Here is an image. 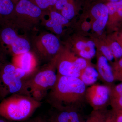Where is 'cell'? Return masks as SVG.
<instances>
[{
    "instance_id": "19",
    "label": "cell",
    "mask_w": 122,
    "mask_h": 122,
    "mask_svg": "<svg viewBox=\"0 0 122 122\" xmlns=\"http://www.w3.org/2000/svg\"><path fill=\"white\" fill-rule=\"evenodd\" d=\"M110 112L107 111L106 109L93 110L89 117L83 122H105Z\"/></svg>"
},
{
    "instance_id": "16",
    "label": "cell",
    "mask_w": 122,
    "mask_h": 122,
    "mask_svg": "<svg viewBox=\"0 0 122 122\" xmlns=\"http://www.w3.org/2000/svg\"><path fill=\"white\" fill-rule=\"evenodd\" d=\"M55 8L58 11H60L63 17L70 20L74 17V8L70 0H57Z\"/></svg>"
},
{
    "instance_id": "9",
    "label": "cell",
    "mask_w": 122,
    "mask_h": 122,
    "mask_svg": "<svg viewBox=\"0 0 122 122\" xmlns=\"http://www.w3.org/2000/svg\"><path fill=\"white\" fill-rule=\"evenodd\" d=\"M23 80L0 71V98H4L9 94H21Z\"/></svg>"
},
{
    "instance_id": "2",
    "label": "cell",
    "mask_w": 122,
    "mask_h": 122,
    "mask_svg": "<svg viewBox=\"0 0 122 122\" xmlns=\"http://www.w3.org/2000/svg\"><path fill=\"white\" fill-rule=\"evenodd\" d=\"M41 103L25 95L13 94L0 102V117L11 122L24 121L32 115Z\"/></svg>"
},
{
    "instance_id": "13",
    "label": "cell",
    "mask_w": 122,
    "mask_h": 122,
    "mask_svg": "<svg viewBox=\"0 0 122 122\" xmlns=\"http://www.w3.org/2000/svg\"><path fill=\"white\" fill-rule=\"evenodd\" d=\"M97 69L99 78L109 86H112L114 81L112 68L108 61L103 55L98 57L97 61Z\"/></svg>"
},
{
    "instance_id": "8",
    "label": "cell",
    "mask_w": 122,
    "mask_h": 122,
    "mask_svg": "<svg viewBox=\"0 0 122 122\" xmlns=\"http://www.w3.org/2000/svg\"><path fill=\"white\" fill-rule=\"evenodd\" d=\"M74 56V54L69 51H60L56 56L57 74L61 76L79 78L81 71L75 64Z\"/></svg>"
},
{
    "instance_id": "1",
    "label": "cell",
    "mask_w": 122,
    "mask_h": 122,
    "mask_svg": "<svg viewBox=\"0 0 122 122\" xmlns=\"http://www.w3.org/2000/svg\"><path fill=\"white\" fill-rule=\"evenodd\" d=\"M86 89L79 78L57 74L56 81L46 95V100L56 110L80 109L86 100Z\"/></svg>"
},
{
    "instance_id": "4",
    "label": "cell",
    "mask_w": 122,
    "mask_h": 122,
    "mask_svg": "<svg viewBox=\"0 0 122 122\" xmlns=\"http://www.w3.org/2000/svg\"><path fill=\"white\" fill-rule=\"evenodd\" d=\"M0 26V43L5 50L13 56L30 51L29 42L18 35L13 24L6 23Z\"/></svg>"
},
{
    "instance_id": "25",
    "label": "cell",
    "mask_w": 122,
    "mask_h": 122,
    "mask_svg": "<svg viewBox=\"0 0 122 122\" xmlns=\"http://www.w3.org/2000/svg\"><path fill=\"white\" fill-rule=\"evenodd\" d=\"M122 95V82L114 86L110 87V99Z\"/></svg>"
},
{
    "instance_id": "28",
    "label": "cell",
    "mask_w": 122,
    "mask_h": 122,
    "mask_svg": "<svg viewBox=\"0 0 122 122\" xmlns=\"http://www.w3.org/2000/svg\"><path fill=\"white\" fill-rule=\"evenodd\" d=\"M26 122H50L48 119L42 117H37Z\"/></svg>"
},
{
    "instance_id": "7",
    "label": "cell",
    "mask_w": 122,
    "mask_h": 122,
    "mask_svg": "<svg viewBox=\"0 0 122 122\" xmlns=\"http://www.w3.org/2000/svg\"><path fill=\"white\" fill-rule=\"evenodd\" d=\"M35 46L38 52L44 58L55 57L60 51L59 39L55 35L50 33L39 35L35 40Z\"/></svg>"
},
{
    "instance_id": "35",
    "label": "cell",
    "mask_w": 122,
    "mask_h": 122,
    "mask_svg": "<svg viewBox=\"0 0 122 122\" xmlns=\"http://www.w3.org/2000/svg\"><path fill=\"white\" fill-rule=\"evenodd\" d=\"M1 62L0 59V68L1 65Z\"/></svg>"
},
{
    "instance_id": "38",
    "label": "cell",
    "mask_w": 122,
    "mask_h": 122,
    "mask_svg": "<svg viewBox=\"0 0 122 122\" xmlns=\"http://www.w3.org/2000/svg\"><path fill=\"white\" fill-rule=\"evenodd\" d=\"M8 122H11V121H8Z\"/></svg>"
},
{
    "instance_id": "11",
    "label": "cell",
    "mask_w": 122,
    "mask_h": 122,
    "mask_svg": "<svg viewBox=\"0 0 122 122\" xmlns=\"http://www.w3.org/2000/svg\"><path fill=\"white\" fill-rule=\"evenodd\" d=\"M79 110L76 108L55 109L48 120L50 122H83Z\"/></svg>"
},
{
    "instance_id": "22",
    "label": "cell",
    "mask_w": 122,
    "mask_h": 122,
    "mask_svg": "<svg viewBox=\"0 0 122 122\" xmlns=\"http://www.w3.org/2000/svg\"><path fill=\"white\" fill-rule=\"evenodd\" d=\"M110 49L113 55L114 58L117 59L122 57V47L120 43L117 41H114L110 45Z\"/></svg>"
},
{
    "instance_id": "36",
    "label": "cell",
    "mask_w": 122,
    "mask_h": 122,
    "mask_svg": "<svg viewBox=\"0 0 122 122\" xmlns=\"http://www.w3.org/2000/svg\"><path fill=\"white\" fill-rule=\"evenodd\" d=\"M120 45H121V47H122V44H120Z\"/></svg>"
},
{
    "instance_id": "21",
    "label": "cell",
    "mask_w": 122,
    "mask_h": 122,
    "mask_svg": "<svg viewBox=\"0 0 122 122\" xmlns=\"http://www.w3.org/2000/svg\"><path fill=\"white\" fill-rule=\"evenodd\" d=\"M43 11L54 6L57 0H30Z\"/></svg>"
},
{
    "instance_id": "34",
    "label": "cell",
    "mask_w": 122,
    "mask_h": 122,
    "mask_svg": "<svg viewBox=\"0 0 122 122\" xmlns=\"http://www.w3.org/2000/svg\"><path fill=\"white\" fill-rule=\"evenodd\" d=\"M12 0L13 1L15 5L18 2V1H19V0Z\"/></svg>"
},
{
    "instance_id": "5",
    "label": "cell",
    "mask_w": 122,
    "mask_h": 122,
    "mask_svg": "<svg viewBox=\"0 0 122 122\" xmlns=\"http://www.w3.org/2000/svg\"><path fill=\"white\" fill-rule=\"evenodd\" d=\"M44 11L30 0H20L15 4L12 23L30 25L39 21L44 17Z\"/></svg>"
},
{
    "instance_id": "30",
    "label": "cell",
    "mask_w": 122,
    "mask_h": 122,
    "mask_svg": "<svg viewBox=\"0 0 122 122\" xmlns=\"http://www.w3.org/2000/svg\"><path fill=\"white\" fill-rule=\"evenodd\" d=\"M114 112L115 113L116 115V122H122V110Z\"/></svg>"
},
{
    "instance_id": "32",
    "label": "cell",
    "mask_w": 122,
    "mask_h": 122,
    "mask_svg": "<svg viewBox=\"0 0 122 122\" xmlns=\"http://www.w3.org/2000/svg\"><path fill=\"white\" fill-rule=\"evenodd\" d=\"M8 120L5 119L4 118H0V122H8Z\"/></svg>"
},
{
    "instance_id": "20",
    "label": "cell",
    "mask_w": 122,
    "mask_h": 122,
    "mask_svg": "<svg viewBox=\"0 0 122 122\" xmlns=\"http://www.w3.org/2000/svg\"><path fill=\"white\" fill-rule=\"evenodd\" d=\"M112 68L114 81L122 82V58L115 62Z\"/></svg>"
},
{
    "instance_id": "18",
    "label": "cell",
    "mask_w": 122,
    "mask_h": 122,
    "mask_svg": "<svg viewBox=\"0 0 122 122\" xmlns=\"http://www.w3.org/2000/svg\"><path fill=\"white\" fill-rule=\"evenodd\" d=\"M0 71L23 80L26 79L25 72L21 68L15 65L13 63H6L2 64L1 63Z\"/></svg>"
},
{
    "instance_id": "12",
    "label": "cell",
    "mask_w": 122,
    "mask_h": 122,
    "mask_svg": "<svg viewBox=\"0 0 122 122\" xmlns=\"http://www.w3.org/2000/svg\"><path fill=\"white\" fill-rule=\"evenodd\" d=\"M91 13L96 19L93 24V30L97 32L102 30L109 20V12L106 5L102 3L97 4L92 8Z\"/></svg>"
},
{
    "instance_id": "31",
    "label": "cell",
    "mask_w": 122,
    "mask_h": 122,
    "mask_svg": "<svg viewBox=\"0 0 122 122\" xmlns=\"http://www.w3.org/2000/svg\"><path fill=\"white\" fill-rule=\"evenodd\" d=\"M115 15H117L119 17H122V5L118 10Z\"/></svg>"
},
{
    "instance_id": "33",
    "label": "cell",
    "mask_w": 122,
    "mask_h": 122,
    "mask_svg": "<svg viewBox=\"0 0 122 122\" xmlns=\"http://www.w3.org/2000/svg\"><path fill=\"white\" fill-rule=\"evenodd\" d=\"M110 2H116L118 1H122V0H109Z\"/></svg>"
},
{
    "instance_id": "3",
    "label": "cell",
    "mask_w": 122,
    "mask_h": 122,
    "mask_svg": "<svg viewBox=\"0 0 122 122\" xmlns=\"http://www.w3.org/2000/svg\"><path fill=\"white\" fill-rule=\"evenodd\" d=\"M56 56L45 68L23 80V88L21 94L41 102L56 81Z\"/></svg>"
},
{
    "instance_id": "29",
    "label": "cell",
    "mask_w": 122,
    "mask_h": 122,
    "mask_svg": "<svg viewBox=\"0 0 122 122\" xmlns=\"http://www.w3.org/2000/svg\"><path fill=\"white\" fill-rule=\"evenodd\" d=\"M105 122H116L115 114L113 111L112 110V111L110 112V114Z\"/></svg>"
},
{
    "instance_id": "14",
    "label": "cell",
    "mask_w": 122,
    "mask_h": 122,
    "mask_svg": "<svg viewBox=\"0 0 122 122\" xmlns=\"http://www.w3.org/2000/svg\"><path fill=\"white\" fill-rule=\"evenodd\" d=\"M15 6L12 0H0V25L12 23Z\"/></svg>"
},
{
    "instance_id": "37",
    "label": "cell",
    "mask_w": 122,
    "mask_h": 122,
    "mask_svg": "<svg viewBox=\"0 0 122 122\" xmlns=\"http://www.w3.org/2000/svg\"><path fill=\"white\" fill-rule=\"evenodd\" d=\"M121 38H122V36H121Z\"/></svg>"
},
{
    "instance_id": "23",
    "label": "cell",
    "mask_w": 122,
    "mask_h": 122,
    "mask_svg": "<svg viewBox=\"0 0 122 122\" xmlns=\"http://www.w3.org/2000/svg\"><path fill=\"white\" fill-rule=\"evenodd\" d=\"M110 103L113 111L122 110V95L110 99Z\"/></svg>"
},
{
    "instance_id": "6",
    "label": "cell",
    "mask_w": 122,
    "mask_h": 122,
    "mask_svg": "<svg viewBox=\"0 0 122 122\" xmlns=\"http://www.w3.org/2000/svg\"><path fill=\"white\" fill-rule=\"evenodd\" d=\"M110 92L107 85L94 84L86 89L85 99L94 110L105 109L110 102Z\"/></svg>"
},
{
    "instance_id": "26",
    "label": "cell",
    "mask_w": 122,
    "mask_h": 122,
    "mask_svg": "<svg viewBox=\"0 0 122 122\" xmlns=\"http://www.w3.org/2000/svg\"><path fill=\"white\" fill-rule=\"evenodd\" d=\"M100 50L103 55L105 57L108 61H112L114 58L111 50L109 46H101Z\"/></svg>"
},
{
    "instance_id": "10",
    "label": "cell",
    "mask_w": 122,
    "mask_h": 122,
    "mask_svg": "<svg viewBox=\"0 0 122 122\" xmlns=\"http://www.w3.org/2000/svg\"><path fill=\"white\" fill-rule=\"evenodd\" d=\"M13 63L25 72L26 76L25 79L36 72L37 61L35 55L30 51L14 56Z\"/></svg>"
},
{
    "instance_id": "24",
    "label": "cell",
    "mask_w": 122,
    "mask_h": 122,
    "mask_svg": "<svg viewBox=\"0 0 122 122\" xmlns=\"http://www.w3.org/2000/svg\"><path fill=\"white\" fill-rule=\"evenodd\" d=\"M106 5L108 9L109 16H112L115 15L118 9L122 6V1L110 2L107 3Z\"/></svg>"
},
{
    "instance_id": "27",
    "label": "cell",
    "mask_w": 122,
    "mask_h": 122,
    "mask_svg": "<svg viewBox=\"0 0 122 122\" xmlns=\"http://www.w3.org/2000/svg\"><path fill=\"white\" fill-rule=\"evenodd\" d=\"M87 46L86 42L83 41H79L76 43L75 47L77 52L78 53L80 51L85 50Z\"/></svg>"
},
{
    "instance_id": "17",
    "label": "cell",
    "mask_w": 122,
    "mask_h": 122,
    "mask_svg": "<svg viewBox=\"0 0 122 122\" xmlns=\"http://www.w3.org/2000/svg\"><path fill=\"white\" fill-rule=\"evenodd\" d=\"M98 78L99 76L97 69L90 65L81 71L79 78L86 86H88L94 84Z\"/></svg>"
},
{
    "instance_id": "15",
    "label": "cell",
    "mask_w": 122,
    "mask_h": 122,
    "mask_svg": "<svg viewBox=\"0 0 122 122\" xmlns=\"http://www.w3.org/2000/svg\"><path fill=\"white\" fill-rule=\"evenodd\" d=\"M49 12L50 18L46 20L45 22L46 27L52 29L53 31L58 26H63L68 24L69 20L63 17L61 13L56 11H53L50 9Z\"/></svg>"
}]
</instances>
